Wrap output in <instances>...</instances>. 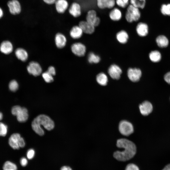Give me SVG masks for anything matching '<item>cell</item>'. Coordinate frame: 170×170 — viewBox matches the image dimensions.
Masks as SVG:
<instances>
[{"mask_svg": "<svg viewBox=\"0 0 170 170\" xmlns=\"http://www.w3.org/2000/svg\"><path fill=\"white\" fill-rule=\"evenodd\" d=\"M11 112L12 115L16 116L17 120L20 122H25L28 119V111L25 107L15 105L12 108Z\"/></svg>", "mask_w": 170, "mask_h": 170, "instance_id": "4", "label": "cell"}, {"mask_svg": "<svg viewBox=\"0 0 170 170\" xmlns=\"http://www.w3.org/2000/svg\"><path fill=\"white\" fill-rule=\"evenodd\" d=\"M9 88L12 92L16 91L19 88V84L18 82L15 80H12L9 83L8 85Z\"/></svg>", "mask_w": 170, "mask_h": 170, "instance_id": "34", "label": "cell"}, {"mask_svg": "<svg viewBox=\"0 0 170 170\" xmlns=\"http://www.w3.org/2000/svg\"><path fill=\"white\" fill-rule=\"evenodd\" d=\"M83 33L81 28L78 25L73 26L70 30L69 34L72 38L77 39L82 36Z\"/></svg>", "mask_w": 170, "mask_h": 170, "instance_id": "20", "label": "cell"}, {"mask_svg": "<svg viewBox=\"0 0 170 170\" xmlns=\"http://www.w3.org/2000/svg\"><path fill=\"white\" fill-rule=\"evenodd\" d=\"M125 170H139V169L136 164L131 163L128 164L126 166Z\"/></svg>", "mask_w": 170, "mask_h": 170, "instance_id": "36", "label": "cell"}, {"mask_svg": "<svg viewBox=\"0 0 170 170\" xmlns=\"http://www.w3.org/2000/svg\"><path fill=\"white\" fill-rule=\"evenodd\" d=\"M13 48L12 44L8 41L3 42L0 45L1 52L5 54H8L11 53L13 50Z\"/></svg>", "mask_w": 170, "mask_h": 170, "instance_id": "21", "label": "cell"}, {"mask_svg": "<svg viewBox=\"0 0 170 170\" xmlns=\"http://www.w3.org/2000/svg\"><path fill=\"white\" fill-rule=\"evenodd\" d=\"M164 78L166 82L170 84V72L167 73L164 75Z\"/></svg>", "mask_w": 170, "mask_h": 170, "instance_id": "40", "label": "cell"}, {"mask_svg": "<svg viewBox=\"0 0 170 170\" xmlns=\"http://www.w3.org/2000/svg\"><path fill=\"white\" fill-rule=\"evenodd\" d=\"M8 6L10 12L15 15L19 14L21 11V6L17 0H12L8 3Z\"/></svg>", "mask_w": 170, "mask_h": 170, "instance_id": "13", "label": "cell"}, {"mask_svg": "<svg viewBox=\"0 0 170 170\" xmlns=\"http://www.w3.org/2000/svg\"><path fill=\"white\" fill-rule=\"evenodd\" d=\"M35 152L34 150L32 149H29L27 151L26 156L29 159H32L34 156Z\"/></svg>", "mask_w": 170, "mask_h": 170, "instance_id": "37", "label": "cell"}, {"mask_svg": "<svg viewBox=\"0 0 170 170\" xmlns=\"http://www.w3.org/2000/svg\"><path fill=\"white\" fill-rule=\"evenodd\" d=\"M78 25L82 29L83 32L85 33L91 34L95 31V27L86 20L80 21Z\"/></svg>", "mask_w": 170, "mask_h": 170, "instance_id": "18", "label": "cell"}, {"mask_svg": "<svg viewBox=\"0 0 170 170\" xmlns=\"http://www.w3.org/2000/svg\"><path fill=\"white\" fill-rule=\"evenodd\" d=\"M162 170H170V164L166 165Z\"/></svg>", "mask_w": 170, "mask_h": 170, "instance_id": "43", "label": "cell"}, {"mask_svg": "<svg viewBox=\"0 0 170 170\" xmlns=\"http://www.w3.org/2000/svg\"><path fill=\"white\" fill-rule=\"evenodd\" d=\"M3 170H17V167L14 163L7 161L3 164Z\"/></svg>", "mask_w": 170, "mask_h": 170, "instance_id": "29", "label": "cell"}, {"mask_svg": "<svg viewBox=\"0 0 170 170\" xmlns=\"http://www.w3.org/2000/svg\"><path fill=\"white\" fill-rule=\"evenodd\" d=\"M141 17L140 9L129 4L126 8L125 18L129 23L138 21Z\"/></svg>", "mask_w": 170, "mask_h": 170, "instance_id": "3", "label": "cell"}, {"mask_svg": "<svg viewBox=\"0 0 170 170\" xmlns=\"http://www.w3.org/2000/svg\"><path fill=\"white\" fill-rule=\"evenodd\" d=\"M54 40L56 47L60 48L64 47L67 42L66 38L65 35L59 32L55 35Z\"/></svg>", "mask_w": 170, "mask_h": 170, "instance_id": "19", "label": "cell"}, {"mask_svg": "<svg viewBox=\"0 0 170 170\" xmlns=\"http://www.w3.org/2000/svg\"><path fill=\"white\" fill-rule=\"evenodd\" d=\"M150 60L153 62L157 63L160 61L162 58L161 53L157 50L151 52L149 54Z\"/></svg>", "mask_w": 170, "mask_h": 170, "instance_id": "26", "label": "cell"}, {"mask_svg": "<svg viewBox=\"0 0 170 170\" xmlns=\"http://www.w3.org/2000/svg\"><path fill=\"white\" fill-rule=\"evenodd\" d=\"M136 30L139 36L144 37L147 36L148 33L149 27L146 23L140 22L137 24L136 27Z\"/></svg>", "mask_w": 170, "mask_h": 170, "instance_id": "15", "label": "cell"}, {"mask_svg": "<svg viewBox=\"0 0 170 170\" xmlns=\"http://www.w3.org/2000/svg\"><path fill=\"white\" fill-rule=\"evenodd\" d=\"M97 82L101 86H105L108 82V77L104 73L101 72L98 74L96 77Z\"/></svg>", "mask_w": 170, "mask_h": 170, "instance_id": "25", "label": "cell"}, {"mask_svg": "<svg viewBox=\"0 0 170 170\" xmlns=\"http://www.w3.org/2000/svg\"><path fill=\"white\" fill-rule=\"evenodd\" d=\"M8 143L10 146L14 150L19 149L23 148L25 145V142L24 139L19 133L12 134L9 137Z\"/></svg>", "mask_w": 170, "mask_h": 170, "instance_id": "5", "label": "cell"}, {"mask_svg": "<svg viewBox=\"0 0 170 170\" xmlns=\"http://www.w3.org/2000/svg\"><path fill=\"white\" fill-rule=\"evenodd\" d=\"M17 58L23 61H26L28 58V54L24 49L19 48L17 49L15 52Z\"/></svg>", "mask_w": 170, "mask_h": 170, "instance_id": "22", "label": "cell"}, {"mask_svg": "<svg viewBox=\"0 0 170 170\" xmlns=\"http://www.w3.org/2000/svg\"><path fill=\"white\" fill-rule=\"evenodd\" d=\"M7 126L4 123L0 122V136H5L8 132Z\"/></svg>", "mask_w": 170, "mask_h": 170, "instance_id": "33", "label": "cell"}, {"mask_svg": "<svg viewBox=\"0 0 170 170\" xmlns=\"http://www.w3.org/2000/svg\"><path fill=\"white\" fill-rule=\"evenodd\" d=\"M71 49L72 53L75 55L79 57L84 55L86 50V46L82 43L76 42L71 46Z\"/></svg>", "mask_w": 170, "mask_h": 170, "instance_id": "8", "label": "cell"}, {"mask_svg": "<svg viewBox=\"0 0 170 170\" xmlns=\"http://www.w3.org/2000/svg\"><path fill=\"white\" fill-rule=\"evenodd\" d=\"M139 109L141 113L143 116H146L151 112L153 106L150 102L145 101L139 105Z\"/></svg>", "mask_w": 170, "mask_h": 170, "instance_id": "17", "label": "cell"}, {"mask_svg": "<svg viewBox=\"0 0 170 170\" xmlns=\"http://www.w3.org/2000/svg\"><path fill=\"white\" fill-rule=\"evenodd\" d=\"M20 162L22 166L25 167L27 164L28 161L26 158L23 157L20 159Z\"/></svg>", "mask_w": 170, "mask_h": 170, "instance_id": "39", "label": "cell"}, {"mask_svg": "<svg viewBox=\"0 0 170 170\" xmlns=\"http://www.w3.org/2000/svg\"><path fill=\"white\" fill-rule=\"evenodd\" d=\"M47 71L53 76L56 74V70L55 68L53 66H49L47 70Z\"/></svg>", "mask_w": 170, "mask_h": 170, "instance_id": "38", "label": "cell"}, {"mask_svg": "<svg viewBox=\"0 0 170 170\" xmlns=\"http://www.w3.org/2000/svg\"><path fill=\"white\" fill-rule=\"evenodd\" d=\"M109 0H96V4L98 8L101 9L107 8Z\"/></svg>", "mask_w": 170, "mask_h": 170, "instance_id": "31", "label": "cell"}, {"mask_svg": "<svg viewBox=\"0 0 170 170\" xmlns=\"http://www.w3.org/2000/svg\"><path fill=\"white\" fill-rule=\"evenodd\" d=\"M53 76L52 75L47 71L43 73L42 76L45 81L47 83L52 82L54 81Z\"/></svg>", "mask_w": 170, "mask_h": 170, "instance_id": "32", "label": "cell"}, {"mask_svg": "<svg viewBox=\"0 0 170 170\" xmlns=\"http://www.w3.org/2000/svg\"><path fill=\"white\" fill-rule=\"evenodd\" d=\"M156 42L157 45L162 48L166 47L169 44L168 39L164 35H160L157 37Z\"/></svg>", "mask_w": 170, "mask_h": 170, "instance_id": "24", "label": "cell"}, {"mask_svg": "<svg viewBox=\"0 0 170 170\" xmlns=\"http://www.w3.org/2000/svg\"><path fill=\"white\" fill-rule=\"evenodd\" d=\"M116 37L117 41L122 44L126 43L129 37L128 33L124 30L118 31L116 34Z\"/></svg>", "mask_w": 170, "mask_h": 170, "instance_id": "23", "label": "cell"}, {"mask_svg": "<svg viewBox=\"0 0 170 170\" xmlns=\"http://www.w3.org/2000/svg\"><path fill=\"white\" fill-rule=\"evenodd\" d=\"M56 0H42L46 4L48 5L54 4Z\"/></svg>", "mask_w": 170, "mask_h": 170, "instance_id": "41", "label": "cell"}, {"mask_svg": "<svg viewBox=\"0 0 170 170\" xmlns=\"http://www.w3.org/2000/svg\"><path fill=\"white\" fill-rule=\"evenodd\" d=\"M60 170H72L71 168L69 166H64L62 167Z\"/></svg>", "mask_w": 170, "mask_h": 170, "instance_id": "42", "label": "cell"}, {"mask_svg": "<svg viewBox=\"0 0 170 170\" xmlns=\"http://www.w3.org/2000/svg\"><path fill=\"white\" fill-rule=\"evenodd\" d=\"M3 118V113L0 112V121Z\"/></svg>", "mask_w": 170, "mask_h": 170, "instance_id": "45", "label": "cell"}, {"mask_svg": "<svg viewBox=\"0 0 170 170\" xmlns=\"http://www.w3.org/2000/svg\"><path fill=\"white\" fill-rule=\"evenodd\" d=\"M128 76L132 82H136L139 81L142 75L140 69L137 68H130L127 71Z\"/></svg>", "mask_w": 170, "mask_h": 170, "instance_id": "10", "label": "cell"}, {"mask_svg": "<svg viewBox=\"0 0 170 170\" xmlns=\"http://www.w3.org/2000/svg\"><path fill=\"white\" fill-rule=\"evenodd\" d=\"M100 60L99 56L93 52L90 53L88 55V60L90 63H97L100 61Z\"/></svg>", "mask_w": 170, "mask_h": 170, "instance_id": "28", "label": "cell"}, {"mask_svg": "<svg viewBox=\"0 0 170 170\" xmlns=\"http://www.w3.org/2000/svg\"><path fill=\"white\" fill-rule=\"evenodd\" d=\"M116 146L123 148V150L116 151L113 154L115 158L120 161H126L133 158L136 152V147L132 141L125 139H120L116 142Z\"/></svg>", "mask_w": 170, "mask_h": 170, "instance_id": "1", "label": "cell"}, {"mask_svg": "<svg viewBox=\"0 0 170 170\" xmlns=\"http://www.w3.org/2000/svg\"><path fill=\"white\" fill-rule=\"evenodd\" d=\"M54 4L56 10L60 14L65 13L69 7V3L67 0H56Z\"/></svg>", "mask_w": 170, "mask_h": 170, "instance_id": "12", "label": "cell"}, {"mask_svg": "<svg viewBox=\"0 0 170 170\" xmlns=\"http://www.w3.org/2000/svg\"><path fill=\"white\" fill-rule=\"evenodd\" d=\"M116 5L118 7L122 8H126L130 4V0H115Z\"/></svg>", "mask_w": 170, "mask_h": 170, "instance_id": "30", "label": "cell"}, {"mask_svg": "<svg viewBox=\"0 0 170 170\" xmlns=\"http://www.w3.org/2000/svg\"><path fill=\"white\" fill-rule=\"evenodd\" d=\"M86 20L95 27L98 26L101 21L100 19L97 16L96 11L93 9H90L87 12Z\"/></svg>", "mask_w": 170, "mask_h": 170, "instance_id": "7", "label": "cell"}, {"mask_svg": "<svg viewBox=\"0 0 170 170\" xmlns=\"http://www.w3.org/2000/svg\"><path fill=\"white\" fill-rule=\"evenodd\" d=\"M70 14L74 18L80 16L82 14V8L80 4L76 2L72 3L68 8Z\"/></svg>", "mask_w": 170, "mask_h": 170, "instance_id": "11", "label": "cell"}, {"mask_svg": "<svg viewBox=\"0 0 170 170\" xmlns=\"http://www.w3.org/2000/svg\"><path fill=\"white\" fill-rule=\"evenodd\" d=\"M3 15V12L2 9L0 7V19L1 18Z\"/></svg>", "mask_w": 170, "mask_h": 170, "instance_id": "44", "label": "cell"}, {"mask_svg": "<svg viewBox=\"0 0 170 170\" xmlns=\"http://www.w3.org/2000/svg\"><path fill=\"white\" fill-rule=\"evenodd\" d=\"M110 76L113 79L118 80L121 76L122 70L117 65L113 64L111 65L108 70Z\"/></svg>", "mask_w": 170, "mask_h": 170, "instance_id": "14", "label": "cell"}, {"mask_svg": "<svg viewBox=\"0 0 170 170\" xmlns=\"http://www.w3.org/2000/svg\"><path fill=\"white\" fill-rule=\"evenodd\" d=\"M109 17L111 20L114 21H118L122 18V12L119 8L114 7L110 11Z\"/></svg>", "mask_w": 170, "mask_h": 170, "instance_id": "16", "label": "cell"}, {"mask_svg": "<svg viewBox=\"0 0 170 170\" xmlns=\"http://www.w3.org/2000/svg\"><path fill=\"white\" fill-rule=\"evenodd\" d=\"M43 126L48 130L53 129L54 126V121L48 116L45 115H40L36 117L32 121L31 127L33 130L40 136L44 135V132L41 127Z\"/></svg>", "mask_w": 170, "mask_h": 170, "instance_id": "2", "label": "cell"}, {"mask_svg": "<svg viewBox=\"0 0 170 170\" xmlns=\"http://www.w3.org/2000/svg\"><path fill=\"white\" fill-rule=\"evenodd\" d=\"M146 0H130V4L139 9H144L146 5Z\"/></svg>", "mask_w": 170, "mask_h": 170, "instance_id": "27", "label": "cell"}, {"mask_svg": "<svg viewBox=\"0 0 170 170\" xmlns=\"http://www.w3.org/2000/svg\"><path fill=\"white\" fill-rule=\"evenodd\" d=\"M161 11L164 15H170V4L163 5L162 6Z\"/></svg>", "mask_w": 170, "mask_h": 170, "instance_id": "35", "label": "cell"}, {"mask_svg": "<svg viewBox=\"0 0 170 170\" xmlns=\"http://www.w3.org/2000/svg\"><path fill=\"white\" fill-rule=\"evenodd\" d=\"M28 72L34 76L39 75L42 72V69L40 65L35 61L30 62L27 67Z\"/></svg>", "mask_w": 170, "mask_h": 170, "instance_id": "9", "label": "cell"}, {"mask_svg": "<svg viewBox=\"0 0 170 170\" xmlns=\"http://www.w3.org/2000/svg\"><path fill=\"white\" fill-rule=\"evenodd\" d=\"M119 130L122 134L126 136L129 135L133 133L134 131L132 123L126 120H122L120 122Z\"/></svg>", "mask_w": 170, "mask_h": 170, "instance_id": "6", "label": "cell"}]
</instances>
